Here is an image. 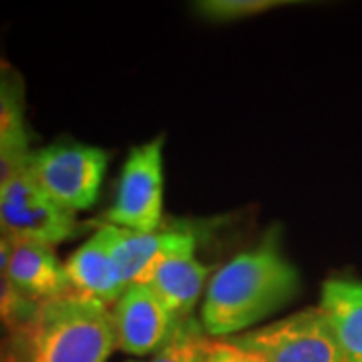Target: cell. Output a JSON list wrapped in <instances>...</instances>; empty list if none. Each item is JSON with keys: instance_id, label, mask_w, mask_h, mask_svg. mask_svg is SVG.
Instances as JSON below:
<instances>
[{"instance_id": "8fae6325", "label": "cell", "mask_w": 362, "mask_h": 362, "mask_svg": "<svg viewBox=\"0 0 362 362\" xmlns=\"http://www.w3.org/2000/svg\"><path fill=\"white\" fill-rule=\"evenodd\" d=\"M6 278L23 296L39 304L73 292L65 264L59 262L52 246L40 242H13Z\"/></svg>"}, {"instance_id": "9a60e30c", "label": "cell", "mask_w": 362, "mask_h": 362, "mask_svg": "<svg viewBox=\"0 0 362 362\" xmlns=\"http://www.w3.org/2000/svg\"><path fill=\"white\" fill-rule=\"evenodd\" d=\"M30 151V133L25 123L0 133V189L25 173Z\"/></svg>"}, {"instance_id": "ac0fdd59", "label": "cell", "mask_w": 362, "mask_h": 362, "mask_svg": "<svg viewBox=\"0 0 362 362\" xmlns=\"http://www.w3.org/2000/svg\"><path fill=\"white\" fill-rule=\"evenodd\" d=\"M206 362H268L252 350L233 344L230 338L214 340L209 338L206 350Z\"/></svg>"}, {"instance_id": "2e32d148", "label": "cell", "mask_w": 362, "mask_h": 362, "mask_svg": "<svg viewBox=\"0 0 362 362\" xmlns=\"http://www.w3.org/2000/svg\"><path fill=\"white\" fill-rule=\"evenodd\" d=\"M37 310L39 302L23 296L6 276H0V326L6 334H21Z\"/></svg>"}, {"instance_id": "5b68a950", "label": "cell", "mask_w": 362, "mask_h": 362, "mask_svg": "<svg viewBox=\"0 0 362 362\" xmlns=\"http://www.w3.org/2000/svg\"><path fill=\"white\" fill-rule=\"evenodd\" d=\"M230 340L268 362H349L320 308L300 310Z\"/></svg>"}, {"instance_id": "ba28073f", "label": "cell", "mask_w": 362, "mask_h": 362, "mask_svg": "<svg viewBox=\"0 0 362 362\" xmlns=\"http://www.w3.org/2000/svg\"><path fill=\"white\" fill-rule=\"evenodd\" d=\"M115 233L117 226L103 223L66 258L65 272L73 294L109 306L127 290L117 262Z\"/></svg>"}, {"instance_id": "4fadbf2b", "label": "cell", "mask_w": 362, "mask_h": 362, "mask_svg": "<svg viewBox=\"0 0 362 362\" xmlns=\"http://www.w3.org/2000/svg\"><path fill=\"white\" fill-rule=\"evenodd\" d=\"M207 342L209 337L194 316L180 318L168 344L153 354L151 362H206Z\"/></svg>"}, {"instance_id": "8992f818", "label": "cell", "mask_w": 362, "mask_h": 362, "mask_svg": "<svg viewBox=\"0 0 362 362\" xmlns=\"http://www.w3.org/2000/svg\"><path fill=\"white\" fill-rule=\"evenodd\" d=\"M77 230L75 214L54 204L26 173L0 189V232L13 242H40L54 247Z\"/></svg>"}, {"instance_id": "30bf717a", "label": "cell", "mask_w": 362, "mask_h": 362, "mask_svg": "<svg viewBox=\"0 0 362 362\" xmlns=\"http://www.w3.org/2000/svg\"><path fill=\"white\" fill-rule=\"evenodd\" d=\"M192 242H197V233L185 221L161 223L156 232H133L117 228L115 254L125 286L129 288L133 284H143L157 259L163 258L171 250Z\"/></svg>"}, {"instance_id": "5bb4252c", "label": "cell", "mask_w": 362, "mask_h": 362, "mask_svg": "<svg viewBox=\"0 0 362 362\" xmlns=\"http://www.w3.org/2000/svg\"><path fill=\"white\" fill-rule=\"evenodd\" d=\"M288 0H202L195 2L194 11L202 18L211 23H230L242 21L256 14L268 13L278 6H288Z\"/></svg>"}, {"instance_id": "52a82bcc", "label": "cell", "mask_w": 362, "mask_h": 362, "mask_svg": "<svg viewBox=\"0 0 362 362\" xmlns=\"http://www.w3.org/2000/svg\"><path fill=\"white\" fill-rule=\"evenodd\" d=\"M117 349L131 356L156 354L168 344L177 320L145 284L129 286L111 308Z\"/></svg>"}, {"instance_id": "7c38bea8", "label": "cell", "mask_w": 362, "mask_h": 362, "mask_svg": "<svg viewBox=\"0 0 362 362\" xmlns=\"http://www.w3.org/2000/svg\"><path fill=\"white\" fill-rule=\"evenodd\" d=\"M349 362H362V282L328 280L318 306Z\"/></svg>"}, {"instance_id": "6da1fadb", "label": "cell", "mask_w": 362, "mask_h": 362, "mask_svg": "<svg viewBox=\"0 0 362 362\" xmlns=\"http://www.w3.org/2000/svg\"><path fill=\"white\" fill-rule=\"evenodd\" d=\"M298 292L296 266L282 254L278 235L268 233L262 244L238 254L211 276L202 328L209 338L238 334L284 308Z\"/></svg>"}, {"instance_id": "277c9868", "label": "cell", "mask_w": 362, "mask_h": 362, "mask_svg": "<svg viewBox=\"0 0 362 362\" xmlns=\"http://www.w3.org/2000/svg\"><path fill=\"white\" fill-rule=\"evenodd\" d=\"M163 135L137 145L125 159L105 223L133 232H156L163 223Z\"/></svg>"}, {"instance_id": "7a4b0ae2", "label": "cell", "mask_w": 362, "mask_h": 362, "mask_svg": "<svg viewBox=\"0 0 362 362\" xmlns=\"http://www.w3.org/2000/svg\"><path fill=\"white\" fill-rule=\"evenodd\" d=\"M18 337L28 362H107L117 349L111 308L73 292L40 302Z\"/></svg>"}, {"instance_id": "3957f363", "label": "cell", "mask_w": 362, "mask_h": 362, "mask_svg": "<svg viewBox=\"0 0 362 362\" xmlns=\"http://www.w3.org/2000/svg\"><path fill=\"white\" fill-rule=\"evenodd\" d=\"M109 165L101 147L61 137L33 149L25 173L54 204L77 214L95 206Z\"/></svg>"}, {"instance_id": "ffe728a7", "label": "cell", "mask_w": 362, "mask_h": 362, "mask_svg": "<svg viewBox=\"0 0 362 362\" xmlns=\"http://www.w3.org/2000/svg\"><path fill=\"white\" fill-rule=\"evenodd\" d=\"M11 254H13V240L6 233L0 232V276H6Z\"/></svg>"}, {"instance_id": "d6986e66", "label": "cell", "mask_w": 362, "mask_h": 362, "mask_svg": "<svg viewBox=\"0 0 362 362\" xmlns=\"http://www.w3.org/2000/svg\"><path fill=\"white\" fill-rule=\"evenodd\" d=\"M0 362H28L25 342L18 334L0 337Z\"/></svg>"}, {"instance_id": "e0dca14e", "label": "cell", "mask_w": 362, "mask_h": 362, "mask_svg": "<svg viewBox=\"0 0 362 362\" xmlns=\"http://www.w3.org/2000/svg\"><path fill=\"white\" fill-rule=\"evenodd\" d=\"M25 78L13 66L0 75V133L25 123Z\"/></svg>"}, {"instance_id": "9c48e42d", "label": "cell", "mask_w": 362, "mask_h": 362, "mask_svg": "<svg viewBox=\"0 0 362 362\" xmlns=\"http://www.w3.org/2000/svg\"><path fill=\"white\" fill-rule=\"evenodd\" d=\"M195 244L175 247L153 264L143 284L168 306L175 318H189L211 274V268L195 258Z\"/></svg>"}, {"instance_id": "7402d4cb", "label": "cell", "mask_w": 362, "mask_h": 362, "mask_svg": "<svg viewBox=\"0 0 362 362\" xmlns=\"http://www.w3.org/2000/svg\"><path fill=\"white\" fill-rule=\"evenodd\" d=\"M0 330H2V326H0Z\"/></svg>"}, {"instance_id": "44dd1931", "label": "cell", "mask_w": 362, "mask_h": 362, "mask_svg": "<svg viewBox=\"0 0 362 362\" xmlns=\"http://www.w3.org/2000/svg\"><path fill=\"white\" fill-rule=\"evenodd\" d=\"M8 69H13V65H11L8 61H4V59H0V75H2V73H6Z\"/></svg>"}]
</instances>
